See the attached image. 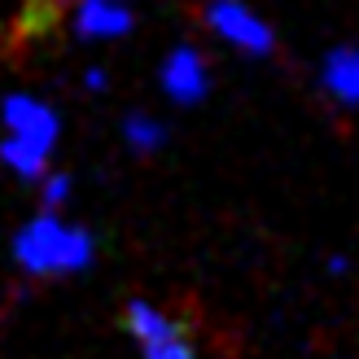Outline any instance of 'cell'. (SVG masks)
Segmentation results:
<instances>
[{
  "label": "cell",
  "mask_w": 359,
  "mask_h": 359,
  "mask_svg": "<svg viewBox=\"0 0 359 359\" xmlns=\"http://www.w3.org/2000/svg\"><path fill=\"white\" fill-rule=\"evenodd\" d=\"M62 140V118L48 101L9 93L0 101V163L18 180H40L53 171V149Z\"/></svg>",
  "instance_id": "obj_1"
},
{
  "label": "cell",
  "mask_w": 359,
  "mask_h": 359,
  "mask_svg": "<svg viewBox=\"0 0 359 359\" xmlns=\"http://www.w3.org/2000/svg\"><path fill=\"white\" fill-rule=\"evenodd\" d=\"M97 259V237L79 224H70L62 210H40L18 228L13 237V263L35 280L79 276Z\"/></svg>",
  "instance_id": "obj_2"
},
{
  "label": "cell",
  "mask_w": 359,
  "mask_h": 359,
  "mask_svg": "<svg viewBox=\"0 0 359 359\" xmlns=\"http://www.w3.org/2000/svg\"><path fill=\"white\" fill-rule=\"evenodd\" d=\"M123 320H128V333H132L140 359H197L189 333L180 329V320L171 311H163L158 302L132 298L128 311H123Z\"/></svg>",
  "instance_id": "obj_3"
},
{
  "label": "cell",
  "mask_w": 359,
  "mask_h": 359,
  "mask_svg": "<svg viewBox=\"0 0 359 359\" xmlns=\"http://www.w3.org/2000/svg\"><path fill=\"white\" fill-rule=\"evenodd\" d=\"M206 27L219 35L228 48L245 53V57H272L276 53L272 22H263L245 0H206Z\"/></svg>",
  "instance_id": "obj_4"
},
{
  "label": "cell",
  "mask_w": 359,
  "mask_h": 359,
  "mask_svg": "<svg viewBox=\"0 0 359 359\" xmlns=\"http://www.w3.org/2000/svg\"><path fill=\"white\" fill-rule=\"evenodd\" d=\"M158 83H163L167 101H175V105L206 101V93H210V62H206V53L193 48V44H175L163 57V66H158Z\"/></svg>",
  "instance_id": "obj_5"
},
{
  "label": "cell",
  "mask_w": 359,
  "mask_h": 359,
  "mask_svg": "<svg viewBox=\"0 0 359 359\" xmlns=\"http://www.w3.org/2000/svg\"><path fill=\"white\" fill-rule=\"evenodd\" d=\"M316 83L333 105L342 110H359V44H337L320 57Z\"/></svg>",
  "instance_id": "obj_6"
},
{
  "label": "cell",
  "mask_w": 359,
  "mask_h": 359,
  "mask_svg": "<svg viewBox=\"0 0 359 359\" xmlns=\"http://www.w3.org/2000/svg\"><path fill=\"white\" fill-rule=\"evenodd\" d=\"M75 35L79 40H123L136 18L128 5H118V0H75Z\"/></svg>",
  "instance_id": "obj_7"
},
{
  "label": "cell",
  "mask_w": 359,
  "mask_h": 359,
  "mask_svg": "<svg viewBox=\"0 0 359 359\" xmlns=\"http://www.w3.org/2000/svg\"><path fill=\"white\" fill-rule=\"evenodd\" d=\"M118 132H123V145L132 154H158L167 145V123L158 114H145V110H132Z\"/></svg>",
  "instance_id": "obj_8"
},
{
  "label": "cell",
  "mask_w": 359,
  "mask_h": 359,
  "mask_svg": "<svg viewBox=\"0 0 359 359\" xmlns=\"http://www.w3.org/2000/svg\"><path fill=\"white\" fill-rule=\"evenodd\" d=\"M66 202H70V175L48 171L40 180V210H66Z\"/></svg>",
  "instance_id": "obj_9"
},
{
  "label": "cell",
  "mask_w": 359,
  "mask_h": 359,
  "mask_svg": "<svg viewBox=\"0 0 359 359\" xmlns=\"http://www.w3.org/2000/svg\"><path fill=\"white\" fill-rule=\"evenodd\" d=\"M83 83H88V88H97V93H101V88H105V70H97V66H93V70L83 75Z\"/></svg>",
  "instance_id": "obj_10"
}]
</instances>
